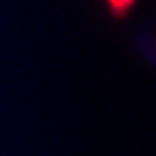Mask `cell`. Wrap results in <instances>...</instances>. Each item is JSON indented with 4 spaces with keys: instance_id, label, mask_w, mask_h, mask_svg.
<instances>
[{
    "instance_id": "cell-1",
    "label": "cell",
    "mask_w": 156,
    "mask_h": 156,
    "mask_svg": "<svg viewBox=\"0 0 156 156\" xmlns=\"http://www.w3.org/2000/svg\"><path fill=\"white\" fill-rule=\"evenodd\" d=\"M136 2L138 0H106V4L115 19H123L135 6Z\"/></svg>"
}]
</instances>
